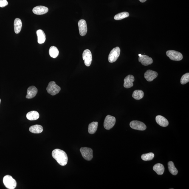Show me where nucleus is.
<instances>
[{
  "instance_id": "obj_1",
  "label": "nucleus",
  "mask_w": 189,
  "mask_h": 189,
  "mask_svg": "<svg viewBox=\"0 0 189 189\" xmlns=\"http://www.w3.org/2000/svg\"><path fill=\"white\" fill-rule=\"evenodd\" d=\"M52 156L58 163L62 166H65L68 162V156L66 153L59 149L54 150L52 152Z\"/></svg>"
},
{
  "instance_id": "obj_2",
  "label": "nucleus",
  "mask_w": 189,
  "mask_h": 189,
  "mask_svg": "<svg viewBox=\"0 0 189 189\" xmlns=\"http://www.w3.org/2000/svg\"><path fill=\"white\" fill-rule=\"evenodd\" d=\"M3 182L5 186L8 189H14L17 186L16 181L10 175H7L4 176Z\"/></svg>"
},
{
  "instance_id": "obj_3",
  "label": "nucleus",
  "mask_w": 189,
  "mask_h": 189,
  "mask_svg": "<svg viewBox=\"0 0 189 189\" xmlns=\"http://www.w3.org/2000/svg\"><path fill=\"white\" fill-rule=\"evenodd\" d=\"M46 90L48 93L51 95L54 96L59 93L61 90V88L56 85L55 81H51L48 85Z\"/></svg>"
},
{
  "instance_id": "obj_4",
  "label": "nucleus",
  "mask_w": 189,
  "mask_h": 189,
  "mask_svg": "<svg viewBox=\"0 0 189 189\" xmlns=\"http://www.w3.org/2000/svg\"><path fill=\"white\" fill-rule=\"evenodd\" d=\"M120 47H117L111 51L108 57V61L110 63H113L117 60L120 56Z\"/></svg>"
},
{
  "instance_id": "obj_5",
  "label": "nucleus",
  "mask_w": 189,
  "mask_h": 189,
  "mask_svg": "<svg viewBox=\"0 0 189 189\" xmlns=\"http://www.w3.org/2000/svg\"><path fill=\"white\" fill-rule=\"evenodd\" d=\"M166 54L167 56L173 61H179L183 59L182 54L176 51L169 50L167 51Z\"/></svg>"
},
{
  "instance_id": "obj_6",
  "label": "nucleus",
  "mask_w": 189,
  "mask_h": 189,
  "mask_svg": "<svg viewBox=\"0 0 189 189\" xmlns=\"http://www.w3.org/2000/svg\"><path fill=\"white\" fill-rule=\"evenodd\" d=\"M80 151L82 155L85 160L90 161L92 159L93 155V151L91 148H82L80 149Z\"/></svg>"
},
{
  "instance_id": "obj_7",
  "label": "nucleus",
  "mask_w": 189,
  "mask_h": 189,
  "mask_svg": "<svg viewBox=\"0 0 189 189\" xmlns=\"http://www.w3.org/2000/svg\"><path fill=\"white\" fill-rule=\"evenodd\" d=\"M116 121V118L110 115L107 116L105 119L104 126L106 129L110 130L115 125Z\"/></svg>"
},
{
  "instance_id": "obj_8",
  "label": "nucleus",
  "mask_w": 189,
  "mask_h": 189,
  "mask_svg": "<svg viewBox=\"0 0 189 189\" xmlns=\"http://www.w3.org/2000/svg\"><path fill=\"white\" fill-rule=\"evenodd\" d=\"M130 126L132 129L140 131L145 130L146 128V125L143 122L138 120H133L130 124Z\"/></svg>"
},
{
  "instance_id": "obj_9",
  "label": "nucleus",
  "mask_w": 189,
  "mask_h": 189,
  "mask_svg": "<svg viewBox=\"0 0 189 189\" xmlns=\"http://www.w3.org/2000/svg\"><path fill=\"white\" fill-rule=\"evenodd\" d=\"M83 57L85 65L87 67L90 66L92 61V56L91 51L88 49L85 50L83 52Z\"/></svg>"
},
{
  "instance_id": "obj_10",
  "label": "nucleus",
  "mask_w": 189,
  "mask_h": 189,
  "mask_svg": "<svg viewBox=\"0 0 189 189\" xmlns=\"http://www.w3.org/2000/svg\"><path fill=\"white\" fill-rule=\"evenodd\" d=\"M78 26L80 35L82 36H85L87 32V25L86 21L84 19L80 20L78 22Z\"/></svg>"
},
{
  "instance_id": "obj_11",
  "label": "nucleus",
  "mask_w": 189,
  "mask_h": 189,
  "mask_svg": "<svg viewBox=\"0 0 189 189\" xmlns=\"http://www.w3.org/2000/svg\"><path fill=\"white\" fill-rule=\"evenodd\" d=\"M158 73L155 71L148 70L145 73L144 77L147 81L151 82L158 77Z\"/></svg>"
},
{
  "instance_id": "obj_12",
  "label": "nucleus",
  "mask_w": 189,
  "mask_h": 189,
  "mask_svg": "<svg viewBox=\"0 0 189 189\" xmlns=\"http://www.w3.org/2000/svg\"><path fill=\"white\" fill-rule=\"evenodd\" d=\"M49 9L47 7L43 6H38L34 8L33 12L34 13L37 15H43L47 13Z\"/></svg>"
},
{
  "instance_id": "obj_13",
  "label": "nucleus",
  "mask_w": 189,
  "mask_h": 189,
  "mask_svg": "<svg viewBox=\"0 0 189 189\" xmlns=\"http://www.w3.org/2000/svg\"><path fill=\"white\" fill-rule=\"evenodd\" d=\"M134 81V76L128 75L124 79V87L126 88H130L134 85L133 82Z\"/></svg>"
},
{
  "instance_id": "obj_14",
  "label": "nucleus",
  "mask_w": 189,
  "mask_h": 189,
  "mask_svg": "<svg viewBox=\"0 0 189 189\" xmlns=\"http://www.w3.org/2000/svg\"><path fill=\"white\" fill-rule=\"evenodd\" d=\"M139 61L142 63L144 66H147L152 64L153 60L152 58H150L146 55H142L141 57H139Z\"/></svg>"
},
{
  "instance_id": "obj_15",
  "label": "nucleus",
  "mask_w": 189,
  "mask_h": 189,
  "mask_svg": "<svg viewBox=\"0 0 189 189\" xmlns=\"http://www.w3.org/2000/svg\"><path fill=\"white\" fill-rule=\"evenodd\" d=\"M38 93V89L35 86H32L28 88L27 94L26 96V98L31 99L36 96Z\"/></svg>"
},
{
  "instance_id": "obj_16",
  "label": "nucleus",
  "mask_w": 189,
  "mask_h": 189,
  "mask_svg": "<svg viewBox=\"0 0 189 189\" xmlns=\"http://www.w3.org/2000/svg\"><path fill=\"white\" fill-rule=\"evenodd\" d=\"M156 123L161 126L165 127L169 124L168 120L165 118L161 115L156 116Z\"/></svg>"
},
{
  "instance_id": "obj_17",
  "label": "nucleus",
  "mask_w": 189,
  "mask_h": 189,
  "mask_svg": "<svg viewBox=\"0 0 189 189\" xmlns=\"http://www.w3.org/2000/svg\"><path fill=\"white\" fill-rule=\"evenodd\" d=\"M37 34L38 36V42L39 44H42L44 43L46 39L45 34L44 31L41 29H39L37 31Z\"/></svg>"
},
{
  "instance_id": "obj_18",
  "label": "nucleus",
  "mask_w": 189,
  "mask_h": 189,
  "mask_svg": "<svg viewBox=\"0 0 189 189\" xmlns=\"http://www.w3.org/2000/svg\"><path fill=\"white\" fill-rule=\"evenodd\" d=\"M22 22L19 18H17L15 20L14 23V30L15 33H19L22 28Z\"/></svg>"
},
{
  "instance_id": "obj_19",
  "label": "nucleus",
  "mask_w": 189,
  "mask_h": 189,
  "mask_svg": "<svg viewBox=\"0 0 189 189\" xmlns=\"http://www.w3.org/2000/svg\"><path fill=\"white\" fill-rule=\"evenodd\" d=\"M39 113L37 111H31L26 114V117L28 120H36L39 118Z\"/></svg>"
},
{
  "instance_id": "obj_20",
  "label": "nucleus",
  "mask_w": 189,
  "mask_h": 189,
  "mask_svg": "<svg viewBox=\"0 0 189 189\" xmlns=\"http://www.w3.org/2000/svg\"><path fill=\"white\" fill-rule=\"evenodd\" d=\"M153 170L158 175H161L163 174L165 168L162 164L158 163L153 166Z\"/></svg>"
},
{
  "instance_id": "obj_21",
  "label": "nucleus",
  "mask_w": 189,
  "mask_h": 189,
  "mask_svg": "<svg viewBox=\"0 0 189 189\" xmlns=\"http://www.w3.org/2000/svg\"><path fill=\"white\" fill-rule=\"evenodd\" d=\"M29 130L34 134H40L42 132L43 128L41 125H35L31 126L29 128Z\"/></svg>"
},
{
  "instance_id": "obj_22",
  "label": "nucleus",
  "mask_w": 189,
  "mask_h": 189,
  "mask_svg": "<svg viewBox=\"0 0 189 189\" xmlns=\"http://www.w3.org/2000/svg\"><path fill=\"white\" fill-rule=\"evenodd\" d=\"M98 123L97 122H93L88 126V132L91 134H93L96 131L98 128Z\"/></svg>"
},
{
  "instance_id": "obj_23",
  "label": "nucleus",
  "mask_w": 189,
  "mask_h": 189,
  "mask_svg": "<svg viewBox=\"0 0 189 189\" xmlns=\"http://www.w3.org/2000/svg\"><path fill=\"white\" fill-rule=\"evenodd\" d=\"M144 93L143 91L139 90H137L133 92L132 96L136 100H139L143 98Z\"/></svg>"
},
{
  "instance_id": "obj_24",
  "label": "nucleus",
  "mask_w": 189,
  "mask_h": 189,
  "mask_svg": "<svg viewBox=\"0 0 189 189\" xmlns=\"http://www.w3.org/2000/svg\"><path fill=\"white\" fill-rule=\"evenodd\" d=\"M49 52L50 56L53 58H56L59 54L58 49L56 47L54 46H51L50 48Z\"/></svg>"
},
{
  "instance_id": "obj_25",
  "label": "nucleus",
  "mask_w": 189,
  "mask_h": 189,
  "mask_svg": "<svg viewBox=\"0 0 189 189\" xmlns=\"http://www.w3.org/2000/svg\"><path fill=\"white\" fill-rule=\"evenodd\" d=\"M168 168L169 171L171 174L174 176L177 175L178 173V171L175 167L174 164L172 162H169L168 163Z\"/></svg>"
},
{
  "instance_id": "obj_26",
  "label": "nucleus",
  "mask_w": 189,
  "mask_h": 189,
  "mask_svg": "<svg viewBox=\"0 0 189 189\" xmlns=\"http://www.w3.org/2000/svg\"><path fill=\"white\" fill-rule=\"evenodd\" d=\"M129 16V14L128 12H124L118 14L114 16V18L116 20H120Z\"/></svg>"
},
{
  "instance_id": "obj_27",
  "label": "nucleus",
  "mask_w": 189,
  "mask_h": 189,
  "mask_svg": "<svg viewBox=\"0 0 189 189\" xmlns=\"http://www.w3.org/2000/svg\"><path fill=\"white\" fill-rule=\"evenodd\" d=\"M154 156V153L150 152L142 154L141 156V158L144 161H150L152 160Z\"/></svg>"
},
{
  "instance_id": "obj_28",
  "label": "nucleus",
  "mask_w": 189,
  "mask_h": 189,
  "mask_svg": "<svg viewBox=\"0 0 189 189\" xmlns=\"http://www.w3.org/2000/svg\"><path fill=\"white\" fill-rule=\"evenodd\" d=\"M189 81V73H187L182 77L180 80V83L182 85H185Z\"/></svg>"
},
{
  "instance_id": "obj_29",
  "label": "nucleus",
  "mask_w": 189,
  "mask_h": 189,
  "mask_svg": "<svg viewBox=\"0 0 189 189\" xmlns=\"http://www.w3.org/2000/svg\"><path fill=\"white\" fill-rule=\"evenodd\" d=\"M8 4L7 0H0V7H4Z\"/></svg>"
},
{
  "instance_id": "obj_30",
  "label": "nucleus",
  "mask_w": 189,
  "mask_h": 189,
  "mask_svg": "<svg viewBox=\"0 0 189 189\" xmlns=\"http://www.w3.org/2000/svg\"><path fill=\"white\" fill-rule=\"evenodd\" d=\"M146 1H147V0H139V1H140V2H142V3L145 2Z\"/></svg>"
},
{
  "instance_id": "obj_31",
  "label": "nucleus",
  "mask_w": 189,
  "mask_h": 189,
  "mask_svg": "<svg viewBox=\"0 0 189 189\" xmlns=\"http://www.w3.org/2000/svg\"><path fill=\"white\" fill-rule=\"evenodd\" d=\"M142 55L141 54H139V57H141Z\"/></svg>"
},
{
  "instance_id": "obj_32",
  "label": "nucleus",
  "mask_w": 189,
  "mask_h": 189,
  "mask_svg": "<svg viewBox=\"0 0 189 189\" xmlns=\"http://www.w3.org/2000/svg\"><path fill=\"white\" fill-rule=\"evenodd\" d=\"M1 99H0V104H1Z\"/></svg>"
}]
</instances>
